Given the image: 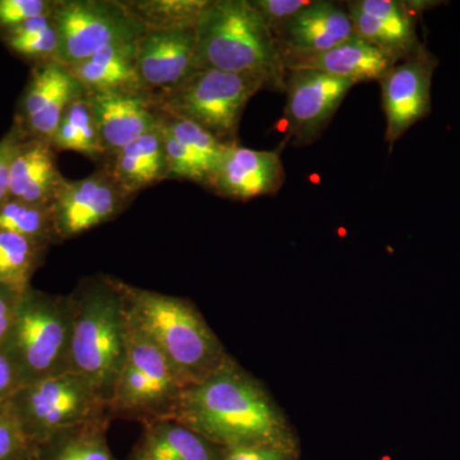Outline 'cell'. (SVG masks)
Wrapping results in <instances>:
<instances>
[{
  "mask_svg": "<svg viewBox=\"0 0 460 460\" xmlns=\"http://www.w3.org/2000/svg\"><path fill=\"white\" fill-rule=\"evenodd\" d=\"M172 420L223 447H296L286 420L261 384L230 357L204 380L184 387Z\"/></svg>",
  "mask_w": 460,
  "mask_h": 460,
  "instance_id": "obj_1",
  "label": "cell"
},
{
  "mask_svg": "<svg viewBox=\"0 0 460 460\" xmlns=\"http://www.w3.org/2000/svg\"><path fill=\"white\" fill-rule=\"evenodd\" d=\"M68 296L71 371L111 404L128 348L129 317L122 280L93 275L80 280Z\"/></svg>",
  "mask_w": 460,
  "mask_h": 460,
  "instance_id": "obj_2",
  "label": "cell"
},
{
  "mask_svg": "<svg viewBox=\"0 0 460 460\" xmlns=\"http://www.w3.org/2000/svg\"><path fill=\"white\" fill-rule=\"evenodd\" d=\"M128 316L171 363L181 383L204 380L229 358L195 304L122 280Z\"/></svg>",
  "mask_w": 460,
  "mask_h": 460,
  "instance_id": "obj_3",
  "label": "cell"
},
{
  "mask_svg": "<svg viewBox=\"0 0 460 460\" xmlns=\"http://www.w3.org/2000/svg\"><path fill=\"white\" fill-rule=\"evenodd\" d=\"M201 68L255 78L286 91L288 71L274 36L251 0H208L196 27Z\"/></svg>",
  "mask_w": 460,
  "mask_h": 460,
  "instance_id": "obj_4",
  "label": "cell"
},
{
  "mask_svg": "<svg viewBox=\"0 0 460 460\" xmlns=\"http://www.w3.org/2000/svg\"><path fill=\"white\" fill-rule=\"evenodd\" d=\"M72 307L68 295L27 288L4 347L26 384L71 371Z\"/></svg>",
  "mask_w": 460,
  "mask_h": 460,
  "instance_id": "obj_5",
  "label": "cell"
},
{
  "mask_svg": "<svg viewBox=\"0 0 460 460\" xmlns=\"http://www.w3.org/2000/svg\"><path fill=\"white\" fill-rule=\"evenodd\" d=\"M184 387L156 345L129 319L126 361L109 404L111 419L142 426L172 420Z\"/></svg>",
  "mask_w": 460,
  "mask_h": 460,
  "instance_id": "obj_6",
  "label": "cell"
},
{
  "mask_svg": "<svg viewBox=\"0 0 460 460\" xmlns=\"http://www.w3.org/2000/svg\"><path fill=\"white\" fill-rule=\"evenodd\" d=\"M261 90L265 84L255 78L202 68L153 99L160 113L199 124L224 144H234L242 114Z\"/></svg>",
  "mask_w": 460,
  "mask_h": 460,
  "instance_id": "obj_7",
  "label": "cell"
},
{
  "mask_svg": "<svg viewBox=\"0 0 460 460\" xmlns=\"http://www.w3.org/2000/svg\"><path fill=\"white\" fill-rule=\"evenodd\" d=\"M9 407L35 445L62 429L111 419L108 402L72 371L26 384L9 402Z\"/></svg>",
  "mask_w": 460,
  "mask_h": 460,
  "instance_id": "obj_8",
  "label": "cell"
},
{
  "mask_svg": "<svg viewBox=\"0 0 460 460\" xmlns=\"http://www.w3.org/2000/svg\"><path fill=\"white\" fill-rule=\"evenodd\" d=\"M57 62L74 66L111 45L137 41L146 31L123 0H57Z\"/></svg>",
  "mask_w": 460,
  "mask_h": 460,
  "instance_id": "obj_9",
  "label": "cell"
},
{
  "mask_svg": "<svg viewBox=\"0 0 460 460\" xmlns=\"http://www.w3.org/2000/svg\"><path fill=\"white\" fill-rule=\"evenodd\" d=\"M354 84L311 69L288 72L284 109L287 138H292L298 146L319 140Z\"/></svg>",
  "mask_w": 460,
  "mask_h": 460,
  "instance_id": "obj_10",
  "label": "cell"
},
{
  "mask_svg": "<svg viewBox=\"0 0 460 460\" xmlns=\"http://www.w3.org/2000/svg\"><path fill=\"white\" fill-rule=\"evenodd\" d=\"M438 60L425 47L393 66L378 83L385 113V140L394 145L431 113L432 78Z\"/></svg>",
  "mask_w": 460,
  "mask_h": 460,
  "instance_id": "obj_11",
  "label": "cell"
},
{
  "mask_svg": "<svg viewBox=\"0 0 460 460\" xmlns=\"http://www.w3.org/2000/svg\"><path fill=\"white\" fill-rule=\"evenodd\" d=\"M131 201L104 166L83 180H66L53 202L59 241L80 237L102 224L111 222Z\"/></svg>",
  "mask_w": 460,
  "mask_h": 460,
  "instance_id": "obj_12",
  "label": "cell"
},
{
  "mask_svg": "<svg viewBox=\"0 0 460 460\" xmlns=\"http://www.w3.org/2000/svg\"><path fill=\"white\" fill-rule=\"evenodd\" d=\"M84 93L83 84L62 63L53 60L32 66L13 124L26 137L50 142L66 109Z\"/></svg>",
  "mask_w": 460,
  "mask_h": 460,
  "instance_id": "obj_13",
  "label": "cell"
},
{
  "mask_svg": "<svg viewBox=\"0 0 460 460\" xmlns=\"http://www.w3.org/2000/svg\"><path fill=\"white\" fill-rule=\"evenodd\" d=\"M141 89L151 98L163 95L199 71L196 29L145 31L136 44Z\"/></svg>",
  "mask_w": 460,
  "mask_h": 460,
  "instance_id": "obj_14",
  "label": "cell"
},
{
  "mask_svg": "<svg viewBox=\"0 0 460 460\" xmlns=\"http://www.w3.org/2000/svg\"><path fill=\"white\" fill-rule=\"evenodd\" d=\"M356 35L347 8L317 0L287 21L274 33L284 66L319 56Z\"/></svg>",
  "mask_w": 460,
  "mask_h": 460,
  "instance_id": "obj_15",
  "label": "cell"
},
{
  "mask_svg": "<svg viewBox=\"0 0 460 460\" xmlns=\"http://www.w3.org/2000/svg\"><path fill=\"white\" fill-rule=\"evenodd\" d=\"M286 181L279 151L253 150L230 144L215 171L208 190L232 201L272 196Z\"/></svg>",
  "mask_w": 460,
  "mask_h": 460,
  "instance_id": "obj_16",
  "label": "cell"
},
{
  "mask_svg": "<svg viewBox=\"0 0 460 460\" xmlns=\"http://www.w3.org/2000/svg\"><path fill=\"white\" fill-rule=\"evenodd\" d=\"M104 159L155 128L162 113L150 95L137 91L87 93Z\"/></svg>",
  "mask_w": 460,
  "mask_h": 460,
  "instance_id": "obj_17",
  "label": "cell"
},
{
  "mask_svg": "<svg viewBox=\"0 0 460 460\" xmlns=\"http://www.w3.org/2000/svg\"><path fill=\"white\" fill-rule=\"evenodd\" d=\"M354 33L396 62L422 47L417 32V14L398 0H354L345 3Z\"/></svg>",
  "mask_w": 460,
  "mask_h": 460,
  "instance_id": "obj_18",
  "label": "cell"
},
{
  "mask_svg": "<svg viewBox=\"0 0 460 460\" xmlns=\"http://www.w3.org/2000/svg\"><path fill=\"white\" fill-rule=\"evenodd\" d=\"M57 151L49 141L23 137L11 164V199L31 204L53 205L66 178L57 163Z\"/></svg>",
  "mask_w": 460,
  "mask_h": 460,
  "instance_id": "obj_19",
  "label": "cell"
},
{
  "mask_svg": "<svg viewBox=\"0 0 460 460\" xmlns=\"http://www.w3.org/2000/svg\"><path fill=\"white\" fill-rule=\"evenodd\" d=\"M224 447L175 420L142 426L127 460H223Z\"/></svg>",
  "mask_w": 460,
  "mask_h": 460,
  "instance_id": "obj_20",
  "label": "cell"
},
{
  "mask_svg": "<svg viewBox=\"0 0 460 460\" xmlns=\"http://www.w3.org/2000/svg\"><path fill=\"white\" fill-rule=\"evenodd\" d=\"M396 60L354 35L325 53L287 66V71L311 69L352 81L354 84L380 81Z\"/></svg>",
  "mask_w": 460,
  "mask_h": 460,
  "instance_id": "obj_21",
  "label": "cell"
},
{
  "mask_svg": "<svg viewBox=\"0 0 460 460\" xmlns=\"http://www.w3.org/2000/svg\"><path fill=\"white\" fill-rule=\"evenodd\" d=\"M137 41L120 42L99 51L84 62L69 66L75 80L87 93L137 91L141 89L136 59Z\"/></svg>",
  "mask_w": 460,
  "mask_h": 460,
  "instance_id": "obj_22",
  "label": "cell"
},
{
  "mask_svg": "<svg viewBox=\"0 0 460 460\" xmlns=\"http://www.w3.org/2000/svg\"><path fill=\"white\" fill-rule=\"evenodd\" d=\"M111 417L62 429L38 445L35 460H118L108 444Z\"/></svg>",
  "mask_w": 460,
  "mask_h": 460,
  "instance_id": "obj_23",
  "label": "cell"
},
{
  "mask_svg": "<svg viewBox=\"0 0 460 460\" xmlns=\"http://www.w3.org/2000/svg\"><path fill=\"white\" fill-rule=\"evenodd\" d=\"M50 144L56 151H75L93 162H104L98 126L87 93L78 96L66 109Z\"/></svg>",
  "mask_w": 460,
  "mask_h": 460,
  "instance_id": "obj_24",
  "label": "cell"
},
{
  "mask_svg": "<svg viewBox=\"0 0 460 460\" xmlns=\"http://www.w3.org/2000/svg\"><path fill=\"white\" fill-rule=\"evenodd\" d=\"M208 0H123L147 31H181L198 27Z\"/></svg>",
  "mask_w": 460,
  "mask_h": 460,
  "instance_id": "obj_25",
  "label": "cell"
},
{
  "mask_svg": "<svg viewBox=\"0 0 460 460\" xmlns=\"http://www.w3.org/2000/svg\"><path fill=\"white\" fill-rule=\"evenodd\" d=\"M48 251L49 247L44 244L0 230V284L25 292Z\"/></svg>",
  "mask_w": 460,
  "mask_h": 460,
  "instance_id": "obj_26",
  "label": "cell"
},
{
  "mask_svg": "<svg viewBox=\"0 0 460 460\" xmlns=\"http://www.w3.org/2000/svg\"><path fill=\"white\" fill-rule=\"evenodd\" d=\"M0 38L12 53L31 63V66L57 60L58 32L54 11L0 32Z\"/></svg>",
  "mask_w": 460,
  "mask_h": 460,
  "instance_id": "obj_27",
  "label": "cell"
},
{
  "mask_svg": "<svg viewBox=\"0 0 460 460\" xmlns=\"http://www.w3.org/2000/svg\"><path fill=\"white\" fill-rule=\"evenodd\" d=\"M0 230L16 233L49 248L60 243L53 205L31 204L9 199L4 205L0 206Z\"/></svg>",
  "mask_w": 460,
  "mask_h": 460,
  "instance_id": "obj_28",
  "label": "cell"
},
{
  "mask_svg": "<svg viewBox=\"0 0 460 460\" xmlns=\"http://www.w3.org/2000/svg\"><path fill=\"white\" fill-rule=\"evenodd\" d=\"M162 126L165 131L171 133L175 140L180 141L187 150L198 157L213 178L214 172L230 144H224L199 124L181 119V118L162 114Z\"/></svg>",
  "mask_w": 460,
  "mask_h": 460,
  "instance_id": "obj_29",
  "label": "cell"
},
{
  "mask_svg": "<svg viewBox=\"0 0 460 460\" xmlns=\"http://www.w3.org/2000/svg\"><path fill=\"white\" fill-rule=\"evenodd\" d=\"M162 126V120H160ZM163 135H164L166 166V180L177 181H190L193 183H198L199 186L208 189L210 183L211 174L205 165L187 150L180 141L175 140L174 137L163 128Z\"/></svg>",
  "mask_w": 460,
  "mask_h": 460,
  "instance_id": "obj_30",
  "label": "cell"
},
{
  "mask_svg": "<svg viewBox=\"0 0 460 460\" xmlns=\"http://www.w3.org/2000/svg\"><path fill=\"white\" fill-rule=\"evenodd\" d=\"M38 445L30 440L8 404L0 407V460H35Z\"/></svg>",
  "mask_w": 460,
  "mask_h": 460,
  "instance_id": "obj_31",
  "label": "cell"
},
{
  "mask_svg": "<svg viewBox=\"0 0 460 460\" xmlns=\"http://www.w3.org/2000/svg\"><path fill=\"white\" fill-rule=\"evenodd\" d=\"M57 0H0V32L54 11Z\"/></svg>",
  "mask_w": 460,
  "mask_h": 460,
  "instance_id": "obj_32",
  "label": "cell"
},
{
  "mask_svg": "<svg viewBox=\"0 0 460 460\" xmlns=\"http://www.w3.org/2000/svg\"><path fill=\"white\" fill-rule=\"evenodd\" d=\"M272 36L287 21L307 7L311 0H251Z\"/></svg>",
  "mask_w": 460,
  "mask_h": 460,
  "instance_id": "obj_33",
  "label": "cell"
},
{
  "mask_svg": "<svg viewBox=\"0 0 460 460\" xmlns=\"http://www.w3.org/2000/svg\"><path fill=\"white\" fill-rule=\"evenodd\" d=\"M296 447L274 444H244L224 447L223 460H296Z\"/></svg>",
  "mask_w": 460,
  "mask_h": 460,
  "instance_id": "obj_34",
  "label": "cell"
},
{
  "mask_svg": "<svg viewBox=\"0 0 460 460\" xmlns=\"http://www.w3.org/2000/svg\"><path fill=\"white\" fill-rule=\"evenodd\" d=\"M26 137L17 126H12L7 135L0 140V206L11 199L9 193V177H11V164L18 144Z\"/></svg>",
  "mask_w": 460,
  "mask_h": 460,
  "instance_id": "obj_35",
  "label": "cell"
},
{
  "mask_svg": "<svg viewBox=\"0 0 460 460\" xmlns=\"http://www.w3.org/2000/svg\"><path fill=\"white\" fill-rule=\"evenodd\" d=\"M22 386H25L22 374L3 345L0 347V407L8 404Z\"/></svg>",
  "mask_w": 460,
  "mask_h": 460,
  "instance_id": "obj_36",
  "label": "cell"
},
{
  "mask_svg": "<svg viewBox=\"0 0 460 460\" xmlns=\"http://www.w3.org/2000/svg\"><path fill=\"white\" fill-rule=\"evenodd\" d=\"M22 295L23 292L14 288L0 284V347L5 344L11 334Z\"/></svg>",
  "mask_w": 460,
  "mask_h": 460,
  "instance_id": "obj_37",
  "label": "cell"
}]
</instances>
